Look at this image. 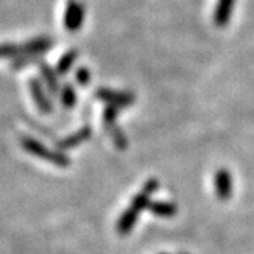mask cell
<instances>
[{"label":"cell","instance_id":"obj_1","mask_svg":"<svg viewBox=\"0 0 254 254\" xmlns=\"http://www.w3.org/2000/svg\"><path fill=\"white\" fill-rule=\"evenodd\" d=\"M21 147L30 154L36 155L38 158L54 164V165H58V167H68L71 164V160L68 158V155L64 154V151L50 150L46 145L41 144L40 141H37L31 137H23L21 138Z\"/></svg>","mask_w":254,"mask_h":254},{"label":"cell","instance_id":"obj_2","mask_svg":"<svg viewBox=\"0 0 254 254\" xmlns=\"http://www.w3.org/2000/svg\"><path fill=\"white\" fill-rule=\"evenodd\" d=\"M51 47V40L48 38H37V40H33L27 44H23V47L20 48H16V47L10 46V44H6V46H0V58H6V57H10V55L16 54L17 51L20 53H28V54H38V53H44L48 48Z\"/></svg>","mask_w":254,"mask_h":254},{"label":"cell","instance_id":"obj_3","mask_svg":"<svg viewBox=\"0 0 254 254\" xmlns=\"http://www.w3.org/2000/svg\"><path fill=\"white\" fill-rule=\"evenodd\" d=\"M30 91H31V95H33V99L36 102L37 108L41 110L43 113H50L53 110V105H51L46 91L43 89V85L40 83L38 79H31L30 81Z\"/></svg>","mask_w":254,"mask_h":254},{"label":"cell","instance_id":"obj_4","mask_svg":"<svg viewBox=\"0 0 254 254\" xmlns=\"http://www.w3.org/2000/svg\"><path fill=\"white\" fill-rule=\"evenodd\" d=\"M82 18H83V7H82V4L76 3V1H71L66 6L65 17H64L65 27L69 28V30L79 28L82 24Z\"/></svg>","mask_w":254,"mask_h":254},{"label":"cell","instance_id":"obj_5","mask_svg":"<svg viewBox=\"0 0 254 254\" xmlns=\"http://www.w3.org/2000/svg\"><path fill=\"white\" fill-rule=\"evenodd\" d=\"M91 127H82L81 130H78V131H75L71 136H68L66 138L61 140V141L58 143V150H60V151L72 150L76 145L82 144V143H85L88 138H91Z\"/></svg>","mask_w":254,"mask_h":254},{"label":"cell","instance_id":"obj_6","mask_svg":"<svg viewBox=\"0 0 254 254\" xmlns=\"http://www.w3.org/2000/svg\"><path fill=\"white\" fill-rule=\"evenodd\" d=\"M215 185H216V192L220 199H229L232 195V178L230 174L220 170L215 177Z\"/></svg>","mask_w":254,"mask_h":254},{"label":"cell","instance_id":"obj_7","mask_svg":"<svg viewBox=\"0 0 254 254\" xmlns=\"http://www.w3.org/2000/svg\"><path fill=\"white\" fill-rule=\"evenodd\" d=\"M98 98L99 99L106 100L112 106H127L131 103V95L127 93H119V92L106 91V89H99L98 92Z\"/></svg>","mask_w":254,"mask_h":254},{"label":"cell","instance_id":"obj_8","mask_svg":"<svg viewBox=\"0 0 254 254\" xmlns=\"http://www.w3.org/2000/svg\"><path fill=\"white\" fill-rule=\"evenodd\" d=\"M137 219H138V212L136 209H133L131 206L125 210L122 213V216L118 220V232L120 235H127L133 226L136 225Z\"/></svg>","mask_w":254,"mask_h":254},{"label":"cell","instance_id":"obj_9","mask_svg":"<svg viewBox=\"0 0 254 254\" xmlns=\"http://www.w3.org/2000/svg\"><path fill=\"white\" fill-rule=\"evenodd\" d=\"M148 209L160 218H171L177 213V206L171 202H151Z\"/></svg>","mask_w":254,"mask_h":254},{"label":"cell","instance_id":"obj_10","mask_svg":"<svg viewBox=\"0 0 254 254\" xmlns=\"http://www.w3.org/2000/svg\"><path fill=\"white\" fill-rule=\"evenodd\" d=\"M61 98H63V103L65 108H72L73 105H75L76 96H75V92H73L71 85L64 86L63 93H61Z\"/></svg>","mask_w":254,"mask_h":254},{"label":"cell","instance_id":"obj_11","mask_svg":"<svg viewBox=\"0 0 254 254\" xmlns=\"http://www.w3.org/2000/svg\"><path fill=\"white\" fill-rule=\"evenodd\" d=\"M43 75H44V78H46L47 85H48V88H50V91L53 92V93H57L58 92V82L55 79V73L53 71H50L48 68H43Z\"/></svg>","mask_w":254,"mask_h":254},{"label":"cell","instance_id":"obj_12","mask_svg":"<svg viewBox=\"0 0 254 254\" xmlns=\"http://www.w3.org/2000/svg\"><path fill=\"white\" fill-rule=\"evenodd\" d=\"M73 60H75V57L72 54H66L64 57L63 60L60 61L58 64V66H57V72L58 73H65L66 71H69V68H71V65H72Z\"/></svg>","mask_w":254,"mask_h":254},{"label":"cell","instance_id":"obj_13","mask_svg":"<svg viewBox=\"0 0 254 254\" xmlns=\"http://www.w3.org/2000/svg\"><path fill=\"white\" fill-rule=\"evenodd\" d=\"M76 81L81 85H86L88 81H89V72L86 69H79L78 73H76Z\"/></svg>","mask_w":254,"mask_h":254}]
</instances>
